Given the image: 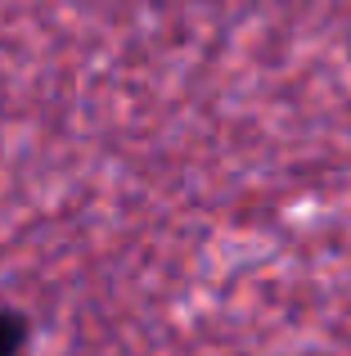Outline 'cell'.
<instances>
[{
  "mask_svg": "<svg viewBox=\"0 0 351 356\" xmlns=\"http://www.w3.org/2000/svg\"><path fill=\"white\" fill-rule=\"evenodd\" d=\"M18 348H23V321L0 312V356H18Z\"/></svg>",
  "mask_w": 351,
  "mask_h": 356,
  "instance_id": "6da1fadb",
  "label": "cell"
}]
</instances>
